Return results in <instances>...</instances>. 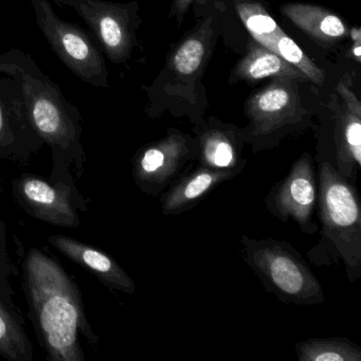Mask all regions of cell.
Listing matches in <instances>:
<instances>
[{
  "label": "cell",
  "mask_w": 361,
  "mask_h": 361,
  "mask_svg": "<svg viewBox=\"0 0 361 361\" xmlns=\"http://www.w3.org/2000/svg\"><path fill=\"white\" fill-rule=\"evenodd\" d=\"M293 82L276 79L247 103L250 124L242 134L253 153L276 147L287 135L302 130L307 122Z\"/></svg>",
  "instance_id": "6"
},
{
  "label": "cell",
  "mask_w": 361,
  "mask_h": 361,
  "mask_svg": "<svg viewBox=\"0 0 361 361\" xmlns=\"http://www.w3.org/2000/svg\"><path fill=\"white\" fill-rule=\"evenodd\" d=\"M75 11L90 27L111 62L121 64L130 59L135 45L136 8L130 4L106 0H52Z\"/></svg>",
  "instance_id": "9"
},
{
  "label": "cell",
  "mask_w": 361,
  "mask_h": 361,
  "mask_svg": "<svg viewBox=\"0 0 361 361\" xmlns=\"http://www.w3.org/2000/svg\"><path fill=\"white\" fill-rule=\"evenodd\" d=\"M235 73L240 79L250 81L266 78L290 79L295 82L308 81L301 71L255 41L249 46L248 54L236 67Z\"/></svg>",
  "instance_id": "17"
},
{
  "label": "cell",
  "mask_w": 361,
  "mask_h": 361,
  "mask_svg": "<svg viewBox=\"0 0 361 361\" xmlns=\"http://www.w3.org/2000/svg\"><path fill=\"white\" fill-rule=\"evenodd\" d=\"M318 196L316 164L312 154L305 152L293 161L288 173L274 183L264 202L274 219L282 223L293 221L302 233L314 235L319 231L314 221Z\"/></svg>",
  "instance_id": "7"
},
{
  "label": "cell",
  "mask_w": 361,
  "mask_h": 361,
  "mask_svg": "<svg viewBox=\"0 0 361 361\" xmlns=\"http://www.w3.org/2000/svg\"><path fill=\"white\" fill-rule=\"evenodd\" d=\"M295 350L299 361H361V346L338 336L303 340Z\"/></svg>",
  "instance_id": "18"
},
{
  "label": "cell",
  "mask_w": 361,
  "mask_h": 361,
  "mask_svg": "<svg viewBox=\"0 0 361 361\" xmlns=\"http://www.w3.org/2000/svg\"><path fill=\"white\" fill-rule=\"evenodd\" d=\"M49 243L65 257L92 271L106 286L128 295L136 291L134 280L106 253L64 235L51 236Z\"/></svg>",
  "instance_id": "14"
},
{
  "label": "cell",
  "mask_w": 361,
  "mask_h": 361,
  "mask_svg": "<svg viewBox=\"0 0 361 361\" xmlns=\"http://www.w3.org/2000/svg\"><path fill=\"white\" fill-rule=\"evenodd\" d=\"M42 142L29 119L20 86L0 75V153L28 151Z\"/></svg>",
  "instance_id": "10"
},
{
  "label": "cell",
  "mask_w": 361,
  "mask_h": 361,
  "mask_svg": "<svg viewBox=\"0 0 361 361\" xmlns=\"http://www.w3.org/2000/svg\"><path fill=\"white\" fill-rule=\"evenodd\" d=\"M236 177L228 171L212 170L196 166L181 173L159 196L162 214L180 215L197 206L204 196Z\"/></svg>",
  "instance_id": "13"
},
{
  "label": "cell",
  "mask_w": 361,
  "mask_h": 361,
  "mask_svg": "<svg viewBox=\"0 0 361 361\" xmlns=\"http://www.w3.org/2000/svg\"><path fill=\"white\" fill-rule=\"evenodd\" d=\"M0 356L12 361H30L32 346L24 329L0 301Z\"/></svg>",
  "instance_id": "19"
},
{
  "label": "cell",
  "mask_w": 361,
  "mask_h": 361,
  "mask_svg": "<svg viewBox=\"0 0 361 361\" xmlns=\"http://www.w3.org/2000/svg\"><path fill=\"white\" fill-rule=\"evenodd\" d=\"M240 246L243 261L255 272L264 289L282 303L297 306L324 303L322 284L290 243L270 238L257 240L243 234Z\"/></svg>",
  "instance_id": "4"
},
{
  "label": "cell",
  "mask_w": 361,
  "mask_h": 361,
  "mask_svg": "<svg viewBox=\"0 0 361 361\" xmlns=\"http://www.w3.org/2000/svg\"><path fill=\"white\" fill-rule=\"evenodd\" d=\"M282 13L298 28L320 43H334L348 35V27L329 10L304 4H287Z\"/></svg>",
  "instance_id": "16"
},
{
  "label": "cell",
  "mask_w": 361,
  "mask_h": 361,
  "mask_svg": "<svg viewBox=\"0 0 361 361\" xmlns=\"http://www.w3.org/2000/svg\"><path fill=\"white\" fill-rule=\"evenodd\" d=\"M329 107L335 114L336 126L329 162L348 180L356 183L361 170V116L345 109L335 94Z\"/></svg>",
  "instance_id": "15"
},
{
  "label": "cell",
  "mask_w": 361,
  "mask_h": 361,
  "mask_svg": "<svg viewBox=\"0 0 361 361\" xmlns=\"http://www.w3.org/2000/svg\"><path fill=\"white\" fill-rule=\"evenodd\" d=\"M194 1H198V0H174L173 9H174L175 13L183 16Z\"/></svg>",
  "instance_id": "24"
},
{
  "label": "cell",
  "mask_w": 361,
  "mask_h": 361,
  "mask_svg": "<svg viewBox=\"0 0 361 361\" xmlns=\"http://www.w3.org/2000/svg\"><path fill=\"white\" fill-rule=\"evenodd\" d=\"M195 141L176 130L141 147L133 158L132 174L139 189L160 196L169 185L195 161Z\"/></svg>",
  "instance_id": "8"
},
{
  "label": "cell",
  "mask_w": 361,
  "mask_h": 361,
  "mask_svg": "<svg viewBox=\"0 0 361 361\" xmlns=\"http://www.w3.org/2000/svg\"><path fill=\"white\" fill-rule=\"evenodd\" d=\"M264 47L280 56L283 60L301 71L308 80L317 85L322 86L324 83V71H321V68L308 59L303 50L283 31Z\"/></svg>",
  "instance_id": "20"
},
{
  "label": "cell",
  "mask_w": 361,
  "mask_h": 361,
  "mask_svg": "<svg viewBox=\"0 0 361 361\" xmlns=\"http://www.w3.org/2000/svg\"><path fill=\"white\" fill-rule=\"evenodd\" d=\"M206 50V42L202 37H189L179 46L173 56L174 71L179 75H193L202 65Z\"/></svg>",
  "instance_id": "22"
},
{
  "label": "cell",
  "mask_w": 361,
  "mask_h": 361,
  "mask_svg": "<svg viewBox=\"0 0 361 361\" xmlns=\"http://www.w3.org/2000/svg\"><path fill=\"white\" fill-rule=\"evenodd\" d=\"M0 75L20 86L33 130L43 142L63 153L81 151L79 109L30 54L16 48L0 54Z\"/></svg>",
  "instance_id": "3"
},
{
  "label": "cell",
  "mask_w": 361,
  "mask_h": 361,
  "mask_svg": "<svg viewBox=\"0 0 361 361\" xmlns=\"http://www.w3.org/2000/svg\"><path fill=\"white\" fill-rule=\"evenodd\" d=\"M195 161L212 170L228 171L240 175L247 166L243 156L244 138L240 130L213 123L204 126L195 140Z\"/></svg>",
  "instance_id": "12"
},
{
  "label": "cell",
  "mask_w": 361,
  "mask_h": 361,
  "mask_svg": "<svg viewBox=\"0 0 361 361\" xmlns=\"http://www.w3.org/2000/svg\"><path fill=\"white\" fill-rule=\"evenodd\" d=\"M35 22L61 62L84 83L109 88L102 51L84 29L63 20L48 0H30Z\"/></svg>",
  "instance_id": "5"
},
{
  "label": "cell",
  "mask_w": 361,
  "mask_h": 361,
  "mask_svg": "<svg viewBox=\"0 0 361 361\" xmlns=\"http://www.w3.org/2000/svg\"><path fill=\"white\" fill-rule=\"evenodd\" d=\"M338 94L341 97V104L343 105L348 111H353L356 115L361 116V104L360 101L355 96L354 92L350 90V84L346 82V75L343 79L338 83L336 87Z\"/></svg>",
  "instance_id": "23"
},
{
  "label": "cell",
  "mask_w": 361,
  "mask_h": 361,
  "mask_svg": "<svg viewBox=\"0 0 361 361\" xmlns=\"http://www.w3.org/2000/svg\"><path fill=\"white\" fill-rule=\"evenodd\" d=\"M320 238L306 252L316 267L341 262L350 283L361 278V207L358 190L326 160L317 161Z\"/></svg>",
  "instance_id": "2"
},
{
  "label": "cell",
  "mask_w": 361,
  "mask_h": 361,
  "mask_svg": "<svg viewBox=\"0 0 361 361\" xmlns=\"http://www.w3.org/2000/svg\"><path fill=\"white\" fill-rule=\"evenodd\" d=\"M361 42H355V48L353 49V54L356 56L357 61H360L361 56V47H360Z\"/></svg>",
  "instance_id": "25"
},
{
  "label": "cell",
  "mask_w": 361,
  "mask_h": 361,
  "mask_svg": "<svg viewBox=\"0 0 361 361\" xmlns=\"http://www.w3.org/2000/svg\"><path fill=\"white\" fill-rule=\"evenodd\" d=\"M29 304L48 357L54 361H84L80 331L97 338L84 312L77 285L54 259L31 249L25 261Z\"/></svg>",
  "instance_id": "1"
},
{
  "label": "cell",
  "mask_w": 361,
  "mask_h": 361,
  "mask_svg": "<svg viewBox=\"0 0 361 361\" xmlns=\"http://www.w3.org/2000/svg\"><path fill=\"white\" fill-rule=\"evenodd\" d=\"M235 8L251 37L261 45H267L282 32L274 18L259 4L240 1Z\"/></svg>",
  "instance_id": "21"
},
{
  "label": "cell",
  "mask_w": 361,
  "mask_h": 361,
  "mask_svg": "<svg viewBox=\"0 0 361 361\" xmlns=\"http://www.w3.org/2000/svg\"><path fill=\"white\" fill-rule=\"evenodd\" d=\"M66 185H52L35 176H24L18 185V198L33 216L52 225L78 227L79 216Z\"/></svg>",
  "instance_id": "11"
}]
</instances>
